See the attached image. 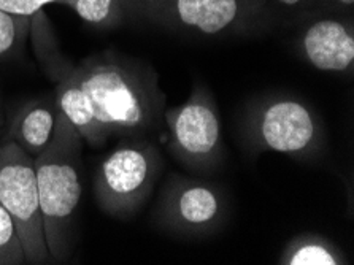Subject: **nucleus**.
I'll return each instance as SVG.
<instances>
[{
    "label": "nucleus",
    "instance_id": "1",
    "mask_svg": "<svg viewBox=\"0 0 354 265\" xmlns=\"http://www.w3.org/2000/svg\"><path fill=\"white\" fill-rule=\"evenodd\" d=\"M55 97L66 120L93 148L116 135L158 129L165 110L151 70L109 54L68 68Z\"/></svg>",
    "mask_w": 354,
    "mask_h": 265
},
{
    "label": "nucleus",
    "instance_id": "2",
    "mask_svg": "<svg viewBox=\"0 0 354 265\" xmlns=\"http://www.w3.org/2000/svg\"><path fill=\"white\" fill-rule=\"evenodd\" d=\"M82 145V135L61 113L55 138L34 158L43 229L55 262H66L73 251L75 213L83 192Z\"/></svg>",
    "mask_w": 354,
    "mask_h": 265
},
{
    "label": "nucleus",
    "instance_id": "3",
    "mask_svg": "<svg viewBox=\"0 0 354 265\" xmlns=\"http://www.w3.org/2000/svg\"><path fill=\"white\" fill-rule=\"evenodd\" d=\"M160 170L158 149L148 142L118 146L100 162L94 196L104 213L115 218L136 214L151 194Z\"/></svg>",
    "mask_w": 354,
    "mask_h": 265
},
{
    "label": "nucleus",
    "instance_id": "4",
    "mask_svg": "<svg viewBox=\"0 0 354 265\" xmlns=\"http://www.w3.org/2000/svg\"><path fill=\"white\" fill-rule=\"evenodd\" d=\"M245 138L254 151L310 158L323 142L321 122L310 108L292 97H269L245 118Z\"/></svg>",
    "mask_w": 354,
    "mask_h": 265
},
{
    "label": "nucleus",
    "instance_id": "5",
    "mask_svg": "<svg viewBox=\"0 0 354 265\" xmlns=\"http://www.w3.org/2000/svg\"><path fill=\"white\" fill-rule=\"evenodd\" d=\"M127 8L170 29L218 37L254 26L267 0H127Z\"/></svg>",
    "mask_w": 354,
    "mask_h": 265
},
{
    "label": "nucleus",
    "instance_id": "6",
    "mask_svg": "<svg viewBox=\"0 0 354 265\" xmlns=\"http://www.w3.org/2000/svg\"><path fill=\"white\" fill-rule=\"evenodd\" d=\"M0 203L15 221L26 264L50 262L34 158L13 142H0Z\"/></svg>",
    "mask_w": 354,
    "mask_h": 265
},
{
    "label": "nucleus",
    "instance_id": "7",
    "mask_svg": "<svg viewBox=\"0 0 354 265\" xmlns=\"http://www.w3.org/2000/svg\"><path fill=\"white\" fill-rule=\"evenodd\" d=\"M170 146L187 169L208 172L223 153L221 118L207 86L197 84L183 105L164 110Z\"/></svg>",
    "mask_w": 354,
    "mask_h": 265
},
{
    "label": "nucleus",
    "instance_id": "8",
    "mask_svg": "<svg viewBox=\"0 0 354 265\" xmlns=\"http://www.w3.org/2000/svg\"><path fill=\"white\" fill-rule=\"evenodd\" d=\"M226 216V197L214 185L176 178L164 194L159 223L183 235L208 234Z\"/></svg>",
    "mask_w": 354,
    "mask_h": 265
},
{
    "label": "nucleus",
    "instance_id": "9",
    "mask_svg": "<svg viewBox=\"0 0 354 265\" xmlns=\"http://www.w3.org/2000/svg\"><path fill=\"white\" fill-rule=\"evenodd\" d=\"M299 35V50L305 61L319 72L351 73L354 68L353 16L307 18Z\"/></svg>",
    "mask_w": 354,
    "mask_h": 265
},
{
    "label": "nucleus",
    "instance_id": "10",
    "mask_svg": "<svg viewBox=\"0 0 354 265\" xmlns=\"http://www.w3.org/2000/svg\"><path fill=\"white\" fill-rule=\"evenodd\" d=\"M59 120L61 110L55 95L32 100L16 113L0 142H13L37 158L55 138Z\"/></svg>",
    "mask_w": 354,
    "mask_h": 265
},
{
    "label": "nucleus",
    "instance_id": "11",
    "mask_svg": "<svg viewBox=\"0 0 354 265\" xmlns=\"http://www.w3.org/2000/svg\"><path fill=\"white\" fill-rule=\"evenodd\" d=\"M283 265H340L343 256L321 235H300L284 248L280 257Z\"/></svg>",
    "mask_w": 354,
    "mask_h": 265
},
{
    "label": "nucleus",
    "instance_id": "12",
    "mask_svg": "<svg viewBox=\"0 0 354 265\" xmlns=\"http://www.w3.org/2000/svg\"><path fill=\"white\" fill-rule=\"evenodd\" d=\"M62 3L71 7L84 23L99 29L116 27L127 10V0H64Z\"/></svg>",
    "mask_w": 354,
    "mask_h": 265
},
{
    "label": "nucleus",
    "instance_id": "13",
    "mask_svg": "<svg viewBox=\"0 0 354 265\" xmlns=\"http://www.w3.org/2000/svg\"><path fill=\"white\" fill-rule=\"evenodd\" d=\"M26 256L12 216L0 203V265H23Z\"/></svg>",
    "mask_w": 354,
    "mask_h": 265
},
{
    "label": "nucleus",
    "instance_id": "14",
    "mask_svg": "<svg viewBox=\"0 0 354 265\" xmlns=\"http://www.w3.org/2000/svg\"><path fill=\"white\" fill-rule=\"evenodd\" d=\"M30 32V18L0 10V57L8 56L24 45Z\"/></svg>",
    "mask_w": 354,
    "mask_h": 265
},
{
    "label": "nucleus",
    "instance_id": "15",
    "mask_svg": "<svg viewBox=\"0 0 354 265\" xmlns=\"http://www.w3.org/2000/svg\"><path fill=\"white\" fill-rule=\"evenodd\" d=\"M64 0H0V10L5 13L15 16H26L30 18L32 15L40 12L51 3H62Z\"/></svg>",
    "mask_w": 354,
    "mask_h": 265
},
{
    "label": "nucleus",
    "instance_id": "16",
    "mask_svg": "<svg viewBox=\"0 0 354 265\" xmlns=\"http://www.w3.org/2000/svg\"><path fill=\"white\" fill-rule=\"evenodd\" d=\"M354 12V0H318L315 8L310 12L307 18H313V16H324V15H334V16H353Z\"/></svg>",
    "mask_w": 354,
    "mask_h": 265
},
{
    "label": "nucleus",
    "instance_id": "17",
    "mask_svg": "<svg viewBox=\"0 0 354 265\" xmlns=\"http://www.w3.org/2000/svg\"><path fill=\"white\" fill-rule=\"evenodd\" d=\"M318 0H267V3H272L273 7L286 13H297L300 16H307L315 8Z\"/></svg>",
    "mask_w": 354,
    "mask_h": 265
},
{
    "label": "nucleus",
    "instance_id": "18",
    "mask_svg": "<svg viewBox=\"0 0 354 265\" xmlns=\"http://www.w3.org/2000/svg\"><path fill=\"white\" fill-rule=\"evenodd\" d=\"M2 126H3V113H2V108H0V140H2Z\"/></svg>",
    "mask_w": 354,
    "mask_h": 265
}]
</instances>
